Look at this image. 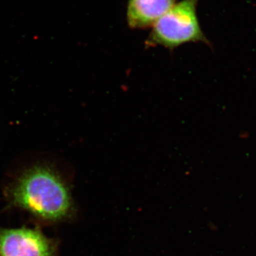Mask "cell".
<instances>
[{
  "label": "cell",
  "instance_id": "cell-4",
  "mask_svg": "<svg viewBox=\"0 0 256 256\" xmlns=\"http://www.w3.org/2000/svg\"><path fill=\"white\" fill-rule=\"evenodd\" d=\"M176 0H128L127 22L131 28L153 26L169 11Z\"/></svg>",
  "mask_w": 256,
  "mask_h": 256
},
{
  "label": "cell",
  "instance_id": "cell-2",
  "mask_svg": "<svg viewBox=\"0 0 256 256\" xmlns=\"http://www.w3.org/2000/svg\"><path fill=\"white\" fill-rule=\"evenodd\" d=\"M198 0H182L166 12L152 26L146 38V48L162 46L173 50L191 42L210 46L197 16Z\"/></svg>",
  "mask_w": 256,
  "mask_h": 256
},
{
  "label": "cell",
  "instance_id": "cell-3",
  "mask_svg": "<svg viewBox=\"0 0 256 256\" xmlns=\"http://www.w3.org/2000/svg\"><path fill=\"white\" fill-rule=\"evenodd\" d=\"M50 239L36 229L0 228V256H53Z\"/></svg>",
  "mask_w": 256,
  "mask_h": 256
},
{
  "label": "cell",
  "instance_id": "cell-1",
  "mask_svg": "<svg viewBox=\"0 0 256 256\" xmlns=\"http://www.w3.org/2000/svg\"><path fill=\"white\" fill-rule=\"evenodd\" d=\"M9 196L15 206L44 220H62L72 210L66 182L48 164L33 165L23 171L10 186Z\"/></svg>",
  "mask_w": 256,
  "mask_h": 256
}]
</instances>
